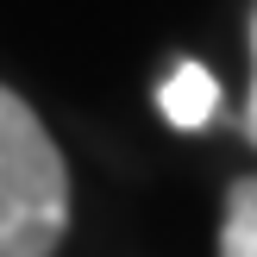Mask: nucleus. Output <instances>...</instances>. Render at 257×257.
<instances>
[{
	"label": "nucleus",
	"mask_w": 257,
	"mask_h": 257,
	"mask_svg": "<svg viewBox=\"0 0 257 257\" xmlns=\"http://www.w3.org/2000/svg\"><path fill=\"white\" fill-rule=\"evenodd\" d=\"M69 232V163L32 107L0 82V257H57Z\"/></svg>",
	"instance_id": "f257e3e1"
},
{
	"label": "nucleus",
	"mask_w": 257,
	"mask_h": 257,
	"mask_svg": "<svg viewBox=\"0 0 257 257\" xmlns=\"http://www.w3.org/2000/svg\"><path fill=\"white\" fill-rule=\"evenodd\" d=\"M157 113L176 125V132H201V125L220 113V82H213V69L195 63V57H182L170 75H163V88H157Z\"/></svg>",
	"instance_id": "f03ea898"
},
{
	"label": "nucleus",
	"mask_w": 257,
	"mask_h": 257,
	"mask_svg": "<svg viewBox=\"0 0 257 257\" xmlns=\"http://www.w3.org/2000/svg\"><path fill=\"white\" fill-rule=\"evenodd\" d=\"M220 257H257V170L226 188L220 213Z\"/></svg>",
	"instance_id": "7ed1b4c3"
},
{
	"label": "nucleus",
	"mask_w": 257,
	"mask_h": 257,
	"mask_svg": "<svg viewBox=\"0 0 257 257\" xmlns=\"http://www.w3.org/2000/svg\"><path fill=\"white\" fill-rule=\"evenodd\" d=\"M238 132L257 151V0H251V94H245V113H238Z\"/></svg>",
	"instance_id": "20e7f679"
}]
</instances>
